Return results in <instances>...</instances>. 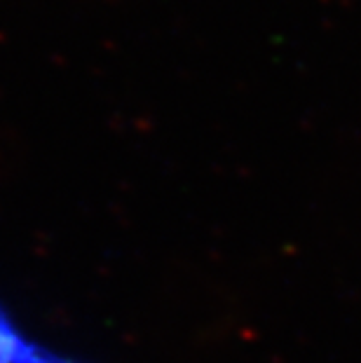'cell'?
<instances>
[{"mask_svg":"<svg viewBox=\"0 0 361 363\" xmlns=\"http://www.w3.org/2000/svg\"><path fill=\"white\" fill-rule=\"evenodd\" d=\"M33 342L21 333L14 316L0 305V363H21Z\"/></svg>","mask_w":361,"mask_h":363,"instance_id":"1","label":"cell"},{"mask_svg":"<svg viewBox=\"0 0 361 363\" xmlns=\"http://www.w3.org/2000/svg\"><path fill=\"white\" fill-rule=\"evenodd\" d=\"M21 363H78V361L66 359V357H61V354H55V352L45 350V347L33 345V347L28 350V354H26L24 361H21Z\"/></svg>","mask_w":361,"mask_h":363,"instance_id":"2","label":"cell"}]
</instances>
